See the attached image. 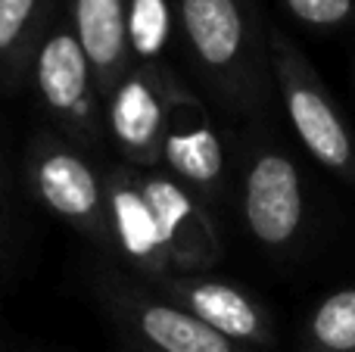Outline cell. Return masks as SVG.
Instances as JSON below:
<instances>
[{"instance_id": "1", "label": "cell", "mask_w": 355, "mask_h": 352, "mask_svg": "<svg viewBox=\"0 0 355 352\" xmlns=\"http://www.w3.org/2000/svg\"><path fill=\"white\" fill-rule=\"evenodd\" d=\"M178 37L209 103L252 122L271 116L268 28L252 0H175Z\"/></svg>"}, {"instance_id": "2", "label": "cell", "mask_w": 355, "mask_h": 352, "mask_svg": "<svg viewBox=\"0 0 355 352\" xmlns=\"http://www.w3.org/2000/svg\"><path fill=\"white\" fill-rule=\"evenodd\" d=\"M237 137L234 203L246 237L271 259H293L312 225L309 181L300 156L275 131L271 116L243 122Z\"/></svg>"}, {"instance_id": "3", "label": "cell", "mask_w": 355, "mask_h": 352, "mask_svg": "<svg viewBox=\"0 0 355 352\" xmlns=\"http://www.w3.org/2000/svg\"><path fill=\"white\" fill-rule=\"evenodd\" d=\"M22 178L31 200L50 218L85 237L110 259V206H106V166L91 150L78 147L60 131L35 128L22 150Z\"/></svg>"}, {"instance_id": "4", "label": "cell", "mask_w": 355, "mask_h": 352, "mask_svg": "<svg viewBox=\"0 0 355 352\" xmlns=\"http://www.w3.org/2000/svg\"><path fill=\"white\" fill-rule=\"evenodd\" d=\"M268 50L275 100L296 143L315 166L355 191V134L331 87L306 50L275 25L268 28Z\"/></svg>"}, {"instance_id": "5", "label": "cell", "mask_w": 355, "mask_h": 352, "mask_svg": "<svg viewBox=\"0 0 355 352\" xmlns=\"http://www.w3.org/2000/svg\"><path fill=\"white\" fill-rule=\"evenodd\" d=\"M87 290L119 337L137 346L153 352H256L225 340L144 278L110 259L87 268Z\"/></svg>"}, {"instance_id": "6", "label": "cell", "mask_w": 355, "mask_h": 352, "mask_svg": "<svg viewBox=\"0 0 355 352\" xmlns=\"http://www.w3.org/2000/svg\"><path fill=\"white\" fill-rule=\"evenodd\" d=\"M28 87L35 91L47 128L100 156L106 150L103 91L91 72L81 44L75 41L66 12H56L44 31L28 69Z\"/></svg>"}, {"instance_id": "7", "label": "cell", "mask_w": 355, "mask_h": 352, "mask_svg": "<svg viewBox=\"0 0 355 352\" xmlns=\"http://www.w3.org/2000/svg\"><path fill=\"white\" fill-rule=\"evenodd\" d=\"M159 168L190 187L212 209L234 200L237 141L227 128H221L209 100L200 97L184 78L168 106Z\"/></svg>"}, {"instance_id": "8", "label": "cell", "mask_w": 355, "mask_h": 352, "mask_svg": "<svg viewBox=\"0 0 355 352\" xmlns=\"http://www.w3.org/2000/svg\"><path fill=\"white\" fill-rule=\"evenodd\" d=\"M181 75L168 62H131L103 94L106 150L137 168H159L162 134Z\"/></svg>"}, {"instance_id": "9", "label": "cell", "mask_w": 355, "mask_h": 352, "mask_svg": "<svg viewBox=\"0 0 355 352\" xmlns=\"http://www.w3.org/2000/svg\"><path fill=\"white\" fill-rule=\"evenodd\" d=\"M150 287L178 303L184 312L200 318L206 328L225 340L256 352H277V324L268 306L237 281L221 278L215 272H168L150 278Z\"/></svg>"}, {"instance_id": "10", "label": "cell", "mask_w": 355, "mask_h": 352, "mask_svg": "<svg viewBox=\"0 0 355 352\" xmlns=\"http://www.w3.org/2000/svg\"><path fill=\"white\" fill-rule=\"evenodd\" d=\"M137 184L153 212L172 272H212L225 253L212 206L162 168H137Z\"/></svg>"}, {"instance_id": "11", "label": "cell", "mask_w": 355, "mask_h": 352, "mask_svg": "<svg viewBox=\"0 0 355 352\" xmlns=\"http://www.w3.org/2000/svg\"><path fill=\"white\" fill-rule=\"evenodd\" d=\"M106 206H110V262L150 281L168 274V256L162 249L159 228L137 184V168L128 162H106Z\"/></svg>"}, {"instance_id": "12", "label": "cell", "mask_w": 355, "mask_h": 352, "mask_svg": "<svg viewBox=\"0 0 355 352\" xmlns=\"http://www.w3.org/2000/svg\"><path fill=\"white\" fill-rule=\"evenodd\" d=\"M66 22L81 44L100 91H110L131 66L128 0H66Z\"/></svg>"}, {"instance_id": "13", "label": "cell", "mask_w": 355, "mask_h": 352, "mask_svg": "<svg viewBox=\"0 0 355 352\" xmlns=\"http://www.w3.org/2000/svg\"><path fill=\"white\" fill-rule=\"evenodd\" d=\"M66 0H0V94L28 87V69L44 31Z\"/></svg>"}, {"instance_id": "14", "label": "cell", "mask_w": 355, "mask_h": 352, "mask_svg": "<svg viewBox=\"0 0 355 352\" xmlns=\"http://www.w3.org/2000/svg\"><path fill=\"white\" fill-rule=\"evenodd\" d=\"M296 352H355V284L334 287L309 306Z\"/></svg>"}, {"instance_id": "15", "label": "cell", "mask_w": 355, "mask_h": 352, "mask_svg": "<svg viewBox=\"0 0 355 352\" xmlns=\"http://www.w3.org/2000/svg\"><path fill=\"white\" fill-rule=\"evenodd\" d=\"M175 35V0H128L131 62H166L162 56Z\"/></svg>"}, {"instance_id": "16", "label": "cell", "mask_w": 355, "mask_h": 352, "mask_svg": "<svg viewBox=\"0 0 355 352\" xmlns=\"http://www.w3.org/2000/svg\"><path fill=\"white\" fill-rule=\"evenodd\" d=\"M284 12L309 31H343L355 25V0H281Z\"/></svg>"}, {"instance_id": "17", "label": "cell", "mask_w": 355, "mask_h": 352, "mask_svg": "<svg viewBox=\"0 0 355 352\" xmlns=\"http://www.w3.org/2000/svg\"><path fill=\"white\" fill-rule=\"evenodd\" d=\"M12 253H16V200H12L10 168L0 150V272H6Z\"/></svg>"}, {"instance_id": "18", "label": "cell", "mask_w": 355, "mask_h": 352, "mask_svg": "<svg viewBox=\"0 0 355 352\" xmlns=\"http://www.w3.org/2000/svg\"><path fill=\"white\" fill-rule=\"evenodd\" d=\"M119 352H153V349H147V346H137V343L122 340V343H119Z\"/></svg>"}, {"instance_id": "19", "label": "cell", "mask_w": 355, "mask_h": 352, "mask_svg": "<svg viewBox=\"0 0 355 352\" xmlns=\"http://www.w3.org/2000/svg\"><path fill=\"white\" fill-rule=\"evenodd\" d=\"M352 87H355V66H352Z\"/></svg>"}]
</instances>
